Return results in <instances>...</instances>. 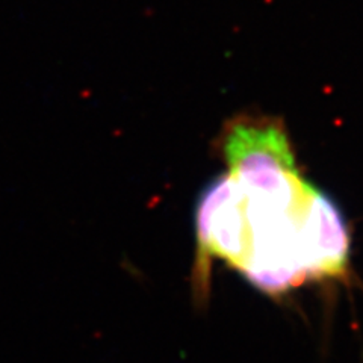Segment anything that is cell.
Returning a JSON list of instances; mask_svg holds the SVG:
<instances>
[{
  "label": "cell",
  "instance_id": "2",
  "mask_svg": "<svg viewBox=\"0 0 363 363\" xmlns=\"http://www.w3.org/2000/svg\"><path fill=\"white\" fill-rule=\"evenodd\" d=\"M221 150L229 167L227 174L242 188L283 192L306 182L295 161L289 136L277 120L240 117L230 121Z\"/></svg>",
  "mask_w": 363,
  "mask_h": 363
},
{
  "label": "cell",
  "instance_id": "1",
  "mask_svg": "<svg viewBox=\"0 0 363 363\" xmlns=\"http://www.w3.org/2000/svg\"><path fill=\"white\" fill-rule=\"evenodd\" d=\"M196 236L197 294L206 289L213 257L268 294L286 292L308 279H339L348 269L342 213L308 180L294 191L260 192L220 176L199 200Z\"/></svg>",
  "mask_w": 363,
  "mask_h": 363
}]
</instances>
